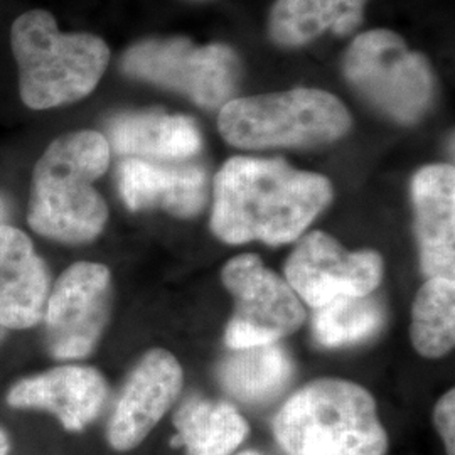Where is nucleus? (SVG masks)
<instances>
[{
  "label": "nucleus",
  "instance_id": "1",
  "mask_svg": "<svg viewBox=\"0 0 455 455\" xmlns=\"http://www.w3.org/2000/svg\"><path fill=\"white\" fill-rule=\"evenodd\" d=\"M332 201L331 180L282 159L231 157L212 184V233L225 243L295 242Z\"/></svg>",
  "mask_w": 455,
  "mask_h": 455
},
{
  "label": "nucleus",
  "instance_id": "2",
  "mask_svg": "<svg viewBox=\"0 0 455 455\" xmlns=\"http://www.w3.org/2000/svg\"><path fill=\"white\" fill-rule=\"evenodd\" d=\"M110 156L100 132H71L52 140L34 167L29 227L58 243L97 240L108 221V206L95 182L108 171Z\"/></svg>",
  "mask_w": 455,
  "mask_h": 455
},
{
  "label": "nucleus",
  "instance_id": "3",
  "mask_svg": "<svg viewBox=\"0 0 455 455\" xmlns=\"http://www.w3.org/2000/svg\"><path fill=\"white\" fill-rule=\"evenodd\" d=\"M11 46L20 100L31 110L71 105L92 95L110 63V48L101 37L63 33L43 9L17 17Z\"/></svg>",
  "mask_w": 455,
  "mask_h": 455
},
{
  "label": "nucleus",
  "instance_id": "4",
  "mask_svg": "<svg viewBox=\"0 0 455 455\" xmlns=\"http://www.w3.org/2000/svg\"><path fill=\"white\" fill-rule=\"evenodd\" d=\"M274 432L287 455H385L388 435L371 393L356 383L321 378L293 393Z\"/></svg>",
  "mask_w": 455,
  "mask_h": 455
},
{
  "label": "nucleus",
  "instance_id": "5",
  "mask_svg": "<svg viewBox=\"0 0 455 455\" xmlns=\"http://www.w3.org/2000/svg\"><path fill=\"white\" fill-rule=\"evenodd\" d=\"M353 118L341 100L317 88L233 98L221 108L218 129L238 148L325 146L342 139Z\"/></svg>",
  "mask_w": 455,
  "mask_h": 455
},
{
  "label": "nucleus",
  "instance_id": "6",
  "mask_svg": "<svg viewBox=\"0 0 455 455\" xmlns=\"http://www.w3.org/2000/svg\"><path fill=\"white\" fill-rule=\"evenodd\" d=\"M342 75L361 100L402 125L422 120L437 95L428 60L390 29L356 36L344 52Z\"/></svg>",
  "mask_w": 455,
  "mask_h": 455
},
{
  "label": "nucleus",
  "instance_id": "7",
  "mask_svg": "<svg viewBox=\"0 0 455 455\" xmlns=\"http://www.w3.org/2000/svg\"><path fill=\"white\" fill-rule=\"evenodd\" d=\"M120 69L129 78L189 98L196 105L223 108L242 80V61L228 44L197 46L188 37L144 39L127 49Z\"/></svg>",
  "mask_w": 455,
  "mask_h": 455
},
{
  "label": "nucleus",
  "instance_id": "8",
  "mask_svg": "<svg viewBox=\"0 0 455 455\" xmlns=\"http://www.w3.org/2000/svg\"><path fill=\"white\" fill-rule=\"evenodd\" d=\"M221 280L235 300L225 341L231 349L272 344L306 323V307L287 280L267 268L257 255L228 261Z\"/></svg>",
  "mask_w": 455,
  "mask_h": 455
},
{
  "label": "nucleus",
  "instance_id": "9",
  "mask_svg": "<svg viewBox=\"0 0 455 455\" xmlns=\"http://www.w3.org/2000/svg\"><path fill=\"white\" fill-rule=\"evenodd\" d=\"M112 274L108 267L78 261L66 268L49 292L46 346L54 359L86 358L108 324Z\"/></svg>",
  "mask_w": 455,
  "mask_h": 455
},
{
  "label": "nucleus",
  "instance_id": "10",
  "mask_svg": "<svg viewBox=\"0 0 455 455\" xmlns=\"http://www.w3.org/2000/svg\"><path fill=\"white\" fill-rule=\"evenodd\" d=\"M285 280L300 300L319 309L339 297L371 295L383 280V259L374 250L347 251L332 236L312 231L293 248Z\"/></svg>",
  "mask_w": 455,
  "mask_h": 455
},
{
  "label": "nucleus",
  "instance_id": "11",
  "mask_svg": "<svg viewBox=\"0 0 455 455\" xmlns=\"http://www.w3.org/2000/svg\"><path fill=\"white\" fill-rule=\"evenodd\" d=\"M184 373L165 349H150L129 374L107 427V440L118 452L139 447L180 398Z\"/></svg>",
  "mask_w": 455,
  "mask_h": 455
},
{
  "label": "nucleus",
  "instance_id": "12",
  "mask_svg": "<svg viewBox=\"0 0 455 455\" xmlns=\"http://www.w3.org/2000/svg\"><path fill=\"white\" fill-rule=\"evenodd\" d=\"M108 385L95 368L58 366L19 379L7 391L5 402L17 410L52 413L68 432H82L105 407Z\"/></svg>",
  "mask_w": 455,
  "mask_h": 455
},
{
  "label": "nucleus",
  "instance_id": "13",
  "mask_svg": "<svg viewBox=\"0 0 455 455\" xmlns=\"http://www.w3.org/2000/svg\"><path fill=\"white\" fill-rule=\"evenodd\" d=\"M118 191L131 212L163 210L193 218L210 199V174L199 164L125 159L116 171Z\"/></svg>",
  "mask_w": 455,
  "mask_h": 455
},
{
  "label": "nucleus",
  "instance_id": "14",
  "mask_svg": "<svg viewBox=\"0 0 455 455\" xmlns=\"http://www.w3.org/2000/svg\"><path fill=\"white\" fill-rule=\"evenodd\" d=\"M415 236L427 278H455V169L430 164L411 180Z\"/></svg>",
  "mask_w": 455,
  "mask_h": 455
},
{
  "label": "nucleus",
  "instance_id": "15",
  "mask_svg": "<svg viewBox=\"0 0 455 455\" xmlns=\"http://www.w3.org/2000/svg\"><path fill=\"white\" fill-rule=\"evenodd\" d=\"M49 272L31 238L19 228L0 225V325L31 329L44 317Z\"/></svg>",
  "mask_w": 455,
  "mask_h": 455
},
{
  "label": "nucleus",
  "instance_id": "16",
  "mask_svg": "<svg viewBox=\"0 0 455 455\" xmlns=\"http://www.w3.org/2000/svg\"><path fill=\"white\" fill-rule=\"evenodd\" d=\"M110 148L129 159L182 163L199 154L201 131L188 115L124 112L107 124Z\"/></svg>",
  "mask_w": 455,
  "mask_h": 455
},
{
  "label": "nucleus",
  "instance_id": "17",
  "mask_svg": "<svg viewBox=\"0 0 455 455\" xmlns=\"http://www.w3.org/2000/svg\"><path fill=\"white\" fill-rule=\"evenodd\" d=\"M370 0H276L268 17V34L276 46L300 48L327 31L355 33Z\"/></svg>",
  "mask_w": 455,
  "mask_h": 455
},
{
  "label": "nucleus",
  "instance_id": "18",
  "mask_svg": "<svg viewBox=\"0 0 455 455\" xmlns=\"http://www.w3.org/2000/svg\"><path fill=\"white\" fill-rule=\"evenodd\" d=\"M223 388L236 400L260 405L278 398L291 385L293 363L275 342L233 349L220 366Z\"/></svg>",
  "mask_w": 455,
  "mask_h": 455
},
{
  "label": "nucleus",
  "instance_id": "19",
  "mask_svg": "<svg viewBox=\"0 0 455 455\" xmlns=\"http://www.w3.org/2000/svg\"><path fill=\"white\" fill-rule=\"evenodd\" d=\"M174 427L178 435L172 439V447H184L186 455H233L250 432L233 405L199 396L178 408Z\"/></svg>",
  "mask_w": 455,
  "mask_h": 455
},
{
  "label": "nucleus",
  "instance_id": "20",
  "mask_svg": "<svg viewBox=\"0 0 455 455\" xmlns=\"http://www.w3.org/2000/svg\"><path fill=\"white\" fill-rule=\"evenodd\" d=\"M410 336L423 358H442L454 349L455 280L427 278L413 300Z\"/></svg>",
  "mask_w": 455,
  "mask_h": 455
},
{
  "label": "nucleus",
  "instance_id": "21",
  "mask_svg": "<svg viewBox=\"0 0 455 455\" xmlns=\"http://www.w3.org/2000/svg\"><path fill=\"white\" fill-rule=\"evenodd\" d=\"M387 312L371 295L339 297L315 309L312 334L325 347H341L368 341L385 325Z\"/></svg>",
  "mask_w": 455,
  "mask_h": 455
},
{
  "label": "nucleus",
  "instance_id": "22",
  "mask_svg": "<svg viewBox=\"0 0 455 455\" xmlns=\"http://www.w3.org/2000/svg\"><path fill=\"white\" fill-rule=\"evenodd\" d=\"M434 422L439 428L447 455H455V391L449 390L442 395L435 410Z\"/></svg>",
  "mask_w": 455,
  "mask_h": 455
},
{
  "label": "nucleus",
  "instance_id": "23",
  "mask_svg": "<svg viewBox=\"0 0 455 455\" xmlns=\"http://www.w3.org/2000/svg\"><path fill=\"white\" fill-rule=\"evenodd\" d=\"M9 452H11L9 434L0 427V455H9Z\"/></svg>",
  "mask_w": 455,
  "mask_h": 455
},
{
  "label": "nucleus",
  "instance_id": "24",
  "mask_svg": "<svg viewBox=\"0 0 455 455\" xmlns=\"http://www.w3.org/2000/svg\"><path fill=\"white\" fill-rule=\"evenodd\" d=\"M4 216H5V204H4V201L0 199V221L4 220ZM2 225V223H0Z\"/></svg>",
  "mask_w": 455,
  "mask_h": 455
},
{
  "label": "nucleus",
  "instance_id": "25",
  "mask_svg": "<svg viewBox=\"0 0 455 455\" xmlns=\"http://www.w3.org/2000/svg\"><path fill=\"white\" fill-rule=\"evenodd\" d=\"M5 331H7V329H4V327L0 325V342L4 341V338H5Z\"/></svg>",
  "mask_w": 455,
  "mask_h": 455
},
{
  "label": "nucleus",
  "instance_id": "26",
  "mask_svg": "<svg viewBox=\"0 0 455 455\" xmlns=\"http://www.w3.org/2000/svg\"><path fill=\"white\" fill-rule=\"evenodd\" d=\"M240 455H259V454H253V452H244V454Z\"/></svg>",
  "mask_w": 455,
  "mask_h": 455
}]
</instances>
